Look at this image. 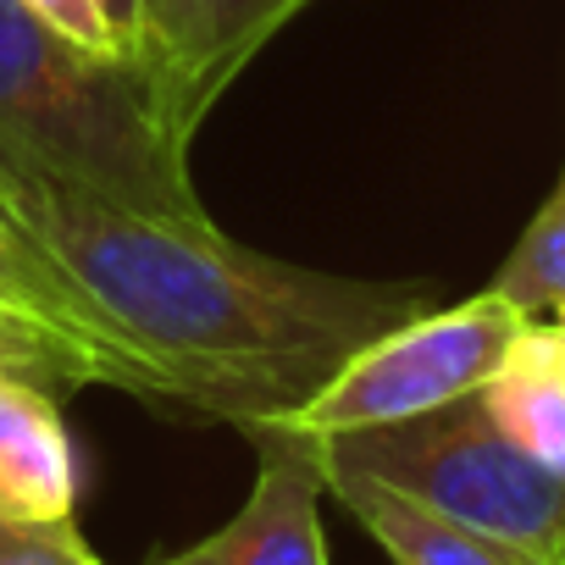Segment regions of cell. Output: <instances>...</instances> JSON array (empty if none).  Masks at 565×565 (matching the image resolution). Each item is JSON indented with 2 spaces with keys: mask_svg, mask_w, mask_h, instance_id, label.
Returning a JSON list of instances; mask_svg holds the SVG:
<instances>
[{
  "mask_svg": "<svg viewBox=\"0 0 565 565\" xmlns=\"http://www.w3.org/2000/svg\"><path fill=\"white\" fill-rule=\"evenodd\" d=\"M7 200L156 372L172 416L282 422L361 344L427 311L433 282H372L233 244L216 222L145 216L0 145Z\"/></svg>",
  "mask_w": 565,
  "mask_h": 565,
  "instance_id": "1",
  "label": "cell"
},
{
  "mask_svg": "<svg viewBox=\"0 0 565 565\" xmlns=\"http://www.w3.org/2000/svg\"><path fill=\"white\" fill-rule=\"evenodd\" d=\"M0 145L145 216L211 222L189 183V156L150 111L139 67L78 51L18 0H0Z\"/></svg>",
  "mask_w": 565,
  "mask_h": 565,
  "instance_id": "2",
  "label": "cell"
},
{
  "mask_svg": "<svg viewBox=\"0 0 565 565\" xmlns=\"http://www.w3.org/2000/svg\"><path fill=\"white\" fill-rule=\"evenodd\" d=\"M311 444L322 471L372 477L444 521L521 543L548 565L565 559V477L537 466L521 444L499 433L482 388L388 427Z\"/></svg>",
  "mask_w": 565,
  "mask_h": 565,
  "instance_id": "3",
  "label": "cell"
},
{
  "mask_svg": "<svg viewBox=\"0 0 565 565\" xmlns=\"http://www.w3.org/2000/svg\"><path fill=\"white\" fill-rule=\"evenodd\" d=\"M532 317H521L504 295L482 289L444 311H416L361 344L300 411H289L277 427L300 438H339L361 427H388L422 411H438L460 394H477L493 383L515 339Z\"/></svg>",
  "mask_w": 565,
  "mask_h": 565,
  "instance_id": "4",
  "label": "cell"
},
{
  "mask_svg": "<svg viewBox=\"0 0 565 565\" xmlns=\"http://www.w3.org/2000/svg\"><path fill=\"white\" fill-rule=\"evenodd\" d=\"M311 0H139L134 67L161 134L189 156L211 106Z\"/></svg>",
  "mask_w": 565,
  "mask_h": 565,
  "instance_id": "5",
  "label": "cell"
},
{
  "mask_svg": "<svg viewBox=\"0 0 565 565\" xmlns=\"http://www.w3.org/2000/svg\"><path fill=\"white\" fill-rule=\"evenodd\" d=\"M244 433L255 444L249 499L227 526H216L211 537L161 565H328V537H322L328 477L317 444L277 422H255Z\"/></svg>",
  "mask_w": 565,
  "mask_h": 565,
  "instance_id": "6",
  "label": "cell"
},
{
  "mask_svg": "<svg viewBox=\"0 0 565 565\" xmlns=\"http://www.w3.org/2000/svg\"><path fill=\"white\" fill-rule=\"evenodd\" d=\"M0 311H12L23 322H34L40 333H51L56 344H67L89 383L122 388L156 411H167V394L156 383V372L128 350V339L106 322V311L67 277V266L45 249V238L0 200Z\"/></svg>",
  "mask_w": 565,
  "mask_h": 565,
  "instance_id": "7",
  "label": "cell"
},
{
  "mask_svg": "<svg viewBox=\"0 0 565 565\" xmlns=\"http://www.w3.org/2000/svg\"><path fill=\"white\" fill-rule=\"evenodd\" d=\"M78 504V460L51 383H0V510L23 521H67Z\"/></svg>",
  "mask_w": 565,
  "mask_h": 565,
  "instance_id": "8",
  "label": "cell"
},
{
  "mask_svg": "<svg viewBox=\"0 0 565 565\" xmlns=\"http://www.w3.org/2000/svg\"><path fill=\"white\" fill-rule=\"evenodd\" d=\"M322 477H328V493H339L344 510L372 532V543L388 554V565H548L532 548L504 543L477 526H460V521H444L372 477H355V471H322Z\"/></svg>",
  "mask_w": 565,
  "mask_h": 565,
  "instance_id": "9",
  "label": "cell"
},
{
  "mask_svg": "<svg viewBox=\"0 0 565 565\" xmlns=\"http://www.w3.org/2000/svg\"><path fill=\"white\" fill-rule=\"evenodd\" d=\"M488 416L510 444H521L537 466L565 477V361L554 344V328L526 322L493 383L482 388Z\"/></svg>",
  "mask_w": 565,
  "mask_h": 565,
  "instance_id": "10",
  "label": "cell"
},
{
  "mask_svg": "<svg viewBox=\"0 0 565 565\" xmlns=\"http://www.w3.org/2000/svg\"><path fill=\"white\" fill-rule=\"evenodd\" d=\"M493 295H504L521 317H554L565 311V178L521 233V244L504 255L499 277L488 282Z\"/></svg>",
  "mask_w": 565,
  "mask_h": 565,
  "instance_id": "11",
  "label": "cell"
},
{
  "mask_svg": "<svg viewBox=\"0 0 565 565\" xmlns=\"http://www.w3.org/2000/svg\"><path fill=\"white\" fill-rule=\"evenodd\" d=\"M7 377H34V383H51L56 394L89 388V372L67 344H56L51 333H40L34 322H23L12 311H0V383Z\"/></svg>",
  "mask_w": 565,
  "mask_h": 565,
  "instance_id": "12",
  "label": "cell"
},
{
  "mask_svg": "<svg viewBox=\"0 0 565 565\" xmlns=\"http://www.w3.org/2000/svg\"><path fill=\"white\" fill-rule=\"evenodd\" d=\"M0 565H106L78 521H23V515H7L0 510Z\"/></svg>",
  "mask_w": 565,
  "mask_h": 565,
  "instance_id": "13",
  "label": "cell"
},
{
  "mask_svg": "<svg viewBox=\"0 0 565 565\" xmlns=\"http://www.w3.org/2000/svg\"><path fill=\"white\" fill-rule=\"evenodd\" d=\"M29 7L45 29H56L62 40H73L78 51H95V56H122L117 45V29H111V12L106 0H18ZM128 62V56H122Z\"/></svg>",
  "mask_w": 565,
  "mask_h": 565,
  "instance_id": "14",
  "label": "cell"
},
{
  "mask_svg": "<svg viewBox=\"0 0 565 565\" xmlns=\"http://www.w3.org/2000/svg\"><path fill=\"white\" fill-rule=\"evenodd\" d=\"M106 12H111V29H117L122 56L134 62V40H139V0H106Z\"/></svg>",
  "mask_w": 565,
  "mask_h": 565,
  "instance_id": "15",
  "label": "cell"
},
{
  "mask_svg": "<svg viewBox=\"0 0 565 565\" xmlns=\"http://www.w3.org/2000/svg\"><path fill=\"white\" fill-rule=\"evenodd\" d=\"M548 328H554V344H559V361H565V311H554V322H548Z\"/></svg>",
  "mask_w": 565,
  "mask_h": 565,
  "instance_id": "16",
  "label": "cell"
},
{
  "mask_svg": "<svg viewBox=\"0 0 565 565\" xmlns=\"http://www.w3.org/2000/svg\"><path fill=\"white\" fill-rule=\"evenodd\" d=\"M559 565H565V559H559Z\"/></svg>",
  "mask_w": 565,
  "mask_h": 565,
  "instance_id": "17",
  "label": "cell"
}]
</instances>
